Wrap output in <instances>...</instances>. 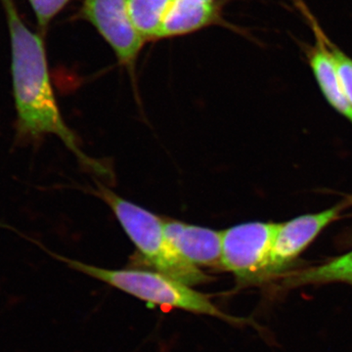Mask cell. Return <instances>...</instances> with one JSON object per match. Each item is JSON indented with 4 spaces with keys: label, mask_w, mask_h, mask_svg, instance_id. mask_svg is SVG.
Masks as SVG:
<instances>
[{
    "label": "cell",
    "mask_w": 352,
    "mask_h": 352,
    "mask_svg": "<svg viewBox=\"0 0 352 352\" xmlns=\"http://www.w3.org/2000/svg\"><path fill=\"white\" fill-rule=\"evenodd\" d=\"M8 19L12 48V75L18 129L23 138L38 140L52 134L61 139L83 168L95 175H112L106 164L88 157L57 105L43 39L21 19L12 0H1Z\"/></svg>",
    "instance_id": "obj_1"
},
{
    "label": "cell",
    "mask_w": 352,
    "mask_h": 352,
    "mask_svg": "<svg viewBox=\"0 0 352 352\" xmlns=\"http://www.w3.org/2000/svg\"><path fill=\"white\" fill-rule=\"evenodd\" d=\"M52 256L68 264L73 270L110 285L149 305L217 317L228 323H245V319L231 316L219 309L210 296L157 271L143 268L108 270L58 254H52Z\"/></svg>",
    "instance_id": "obj_2"
},
{
    "label": "cell",
    "mask_w": 352,
    "mask_h": 352,
    "mask_svg": "<svg viewBox=\"0 0 352 352\" xmlns=\"http://www.w3.org/2000/svg\"><path fill=\"white\" fill-rule=\"evenodd\" d=\"M97 185L94 193L112 210L120 226L138 249L141 261L149 270L192 287L212 281V277L176 252L164 233L163 219L122 198L101 183Z\"/></svg>",
    "instance_id": "obj_3"
},
{
    "label": "cell",
    "mask_w": 352,
    "mask_h": 352,
    "mask_svg": "<svg viewBox=\"0 0 352 352\" xmlns=\"http://www.w3.org/2000/svg\"><path fill=\"white\" fill-rule=\"evenodd\" d=\"M278 223L248 222L222 231L221 270L240 287L266 282V268Z\"/></svg>",
    "instance_id": "obj_4"
},
{
    "label": "cell",
    "mask_w": 352,
    "mask_h": 352,
    "mask_svg": "<svg viewBox=\"0 0 352 352\" xmlns=\"http://www.w3.org/2000/svg\"><path fill=\"white\" fill-rule=\"evenodd\" d=\"M78 15L100 34L120 65L134 69L146 41L132 23L129 0H82Z\"/></svg>",
    "instance_id": "obj_5"
},
{
    "label": "cell",
    "mask_w": 352,
    "mask_h": 352,
    "mask_svg": "<svg viewBox=\"0 0 352 352\" xmlns=\"http://www.w3.org/2000/svg\"><path fill=\"white\" fill-rule=\"evenodd\" d=\"M342 208V205L335 206L318 214L280 223L266 268V281L286 273L318 234L339 217Z\"/></svg>",
    "instance_id": "obj_6"
},
{
    "label": "cell",
    "mask_w": 352,
    "mask_h": 352,
    "mask_svg": "<svg viewBox=\"0 0 352 352\" xmlns=\"http://www.w3.org/2000/svg\"><path fill=\"white\" fill-rule=\"evenodd\" d=\"M292 1L314 36V44L302 43L300 47L307 58L308 64L314 72L315 78L329 103L352 122V105L344 94L337 66L329 50V36L316 16L303 0Z\"/></svg>",
    "instance_id": "obj_7"
},
{
    "label": "cell",
    "mask_w": 352,
    "mask_h": 352,
    "mask_svg": "<svg viewBox=\"0 0 352 352\" xmlns=\"http://www.w3.org/2000/svg\"><path fill=\"white\" fill-rule=\"evenodd\" d=\"M164 228L170 244L188 263L221 270L222 231L175 219L164 220Z\"/></svg>",
    "instance_id": "obj_8"
},
{
    "label": "cell",
    "mask_w": 352,
    "mask_h": 352,
    "mask_svg": "<svg viewBox=\"0 0 352 352\" xmlns=\"http://www.w3.org/2000/svg\"><path fill=\"white\" fill-rule=\"evenodd\" d=\"M221 11L219 0H173L157 41L187 36L214 25L224 24Z\"/></svg>",
    "instance_id": "obj_9"
},
{
    "label": "cell",
    "mask_w": 352,
    "mask_h": 352,
    "mask_svg": "<svg viewBox=\"0 0 352 352\" xmlns=\"http://www.w3.org/2000/svg\"><path fill=\"white\" fill-rule=\"evenodd\" d=\"M328 283H346L352 286V252L322 265L288 273L283 280L287 288Z\"/></svg>",
    "instance_id": "obj_10"
},
{
    "label": "cell",
    "mask_w": 352,
    "mask_h": 352,
    "mask_svg": "<svg viewBox=\"0 0 352 352\" xmlns=\"http://www.w3.org/2000/svg\"><path fill=\"white\" fill-rule=\"evenodd\" d=\"M173 0H129V10L136 31L147 41H157Z\"/></svg>",
    "instance_id": "obj_11"
},
{
    "label": "cell",
    "mask_w": 352,
    "mask_h": 352,
    "mask_svg": "<svg viewBox=\"0 0 352 352\" xmlns=\"http://www.w3.org/2000/svg\"><path fill=\"white\" fill-rule=\"evenodd\" d=\"M328 46L337 66L344 94L352 105V58L340 50L330 38H328Z\"/></svg>",
    "instance_id": "obj_12"
},
{
    "label": "cell",
    "mask_w": 352,
    "mask_h": 352,
    "mask_svg": "<svg viewBox=\"0 0 352 352\" xmlns=\"http://www.w3.org/2000/svg\"><path fill=\"white\" fill-rule=\"evenodd\" d=\"M71 0H30L41 29L45 30L55 16L68 6Z\"/></svg>",
    "instance_id": "obj_13"
},
{
    "label": "cell",
    "mask_w": 352,
    "mask_h": 352,
    "mask_svg": "<svg viewBox=\"0 0 352 352\" xmlns=\"http://www.w3.org/2000/svg\"><path fill=\"white\" fill-rule=\"evenodd\" d=\"M210 1H214V0H210Z\"/></svg>",
    "instance_id": "obj_14"
}]
</instances>
